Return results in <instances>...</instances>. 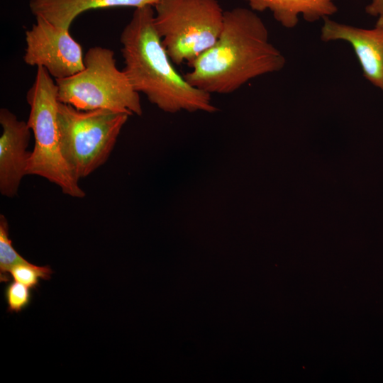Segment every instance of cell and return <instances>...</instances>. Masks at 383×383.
<instances>
[{
	"label": "cell",
	"mask_w": 383,
	"mask_h": 383,
	"mask_svg": "<svg viewBox=\"0 0 383 383\" xmlns=\"http://www.w3.org/2000/svg\"><path fill=\"white\" fill-rule=\"evenodd\" d=\"M12 246L9 238V223L6 217L0 215V281L7 282L10 279V269L19 263L27 262Z\"/></svg>",
	"instance_id": "7c38bea8"
},
{
	"label": "cell",
	"mask_w": 383,
	"mask_h": 383,
	"mask_svg": "<svg viewBox=\"0 0 383 383\" xmlns=\"http://www.w3.org/2000/svg\"><path fill=\"white\" fill-rule=\"evenodd\" d=\"M30 106L27 123L35 143L28 160V174L43 177L74 198L85 192L65 162L60 150L57 123V86L43 67H37L35 80L27 92Z\"/></svg>",
	"instance_id": "3957f363"
},
{
	"label": "cell",
	"mask_w": 383,
	"mask_h": 383,
	"mask_svg": "<svg viewBox=\"0 0 383 383\" xmlns=\"http://www.w3.org/2000/svg\"><path fill=\"white\" fill-rule=\"evenodd\" d=\"M154 26L173 64L192 62L212 46L223 25L217 0H160Z\"/></svg>",
	"instance_id": "8992f818"
},
{
	"label": "cell",
	"mask_w": 383,
	"mask_h": 383,
	"mask_svg": "<svg viewBox=\"0 0 383 383\" xmlns=\"http://www.w3.org/2000/svg\"><path fill=\"white\" fill-rule=\"evenodd\" d=\"M52 270L49 266L40 267L27 262L19 263L9 270L10 277L30 289H35L39 285L40 279H49Z\"/></svg>",
	"instance_id": "4fadbf2b"
},
{
	"label": "cell",
	"mask_w": 383,
	"mask_h": 383,
	"mask_svg": "<svg viewBox=\"0 0 383 383\" xmlns=\"http://www.w3.org/2000/svg\"><path fill=\"white\" fill-rule=\"evenodd\" d=\"M323 42L345 41L353 48L365 78L383 91V27L362 28L325 18Z\"/></svg>",
	"instance_id": "9c48e42d"
},
{
	"label": "cell",
	"mask_w": 383,
	"mask_h": 383,
	"mask_svg": "<svg viewBox=\"0 0 383 383\" xmlns=\"http://www.w3.org/2000/svg\"><path fill=\"white\" fill-rule=\"evenodd\" d=\"M160 0H30L29 7L35 16H40L55 26L70 30L82 13L96 9L155 6Z\"/></svg>",
	"instance_id": "30bf717a"
},
{
	"label": "cell",
	"mask_w": 383,
	"mask_h": 383,
	"mask_svg": "<svg viewBox=\"0 0 383 383\" xmlns=\"http://www.w3.org/2000/svg\"><path fill=\"white\" fill-rule=\"evenodd\" d=\"M285 64L262 20L250 9L236 7L224 11L217 40L188 64L190 70L184 76L210 94H228L252 79L282 70Z\"/></svg>",
	"instance_id": "6da1fadb"
},
{
	"label": "cell",
	"mask_w": 383,
	"mask_h": 383,
	"mask_svg": "<svg viewBox=\"0 0 383 383\" xmlns=\"http://www.w3.org/2000/svg\"><path fill=\"white\" fill-rule=\"evenodd\" d=\"M84 62V67L80 72L55 80L60 102L79 110L109 109L129 116L142 115L139 93L123 70L117 67L113 50L91 47Z\"/></svg>",
	"instance_id": "277c9868"
},
{
	"label": "cell",
	"mask_w": 383,
	"mask_h": 383,
	"mask_svg": "<svg viewBox=\"0 0 383 383\" xmlns=\"http://www.w3.org/2000/svg\"><path fill=\"white\" fill-rule=\"evenodd\" d=\"M4 296L9 312H21L30 304L31 301L29 287L16 281L6 285Z\"/></svg>",
	"instance_id": "5bb4252c"
},
{
	"label": "cell",
	"mask_w": 383,
	"mask_h": 383,
	"mask_svg": "<svg viewBox=\"0 0 383 383\" xmlns=\"http://www.w3.org/2000/svg\"><path fill=\"white\" fill-rule=\"evenodd\" d=\"M365 11L372 16L378 17L383 15V0H371L366 6Z\"/></svg>",
	"instance_id": "9a60e30c"
},
{
	"label": "cell",
	"mask_w": 383,
	"mask_h": 383,
	"mask_svg": "<svg viewBox=\"0 0 383 383\" xmlns=\"http://www.w3.org/2000/svg\"><path fill=\"white\" fill-rule=\"evenodd\" d=\"M0 124V193L15 196L23 177L27 175L31 152L27 149L30 128L27 122L18 120L9 109H1Z\"/></svg>",
	"instance_id": "ba28073f"
},
{
	"label": "cell",
	"mask_w": 383,
	"mask_h": 383,
	"mask_svg": "<svg viewBox=\"0 0 383 383\" xmlns=\"http://www.w3.org/2000/svg\"><path fill=\"white\" fill-rule=\"evenodd\" d=\"M375 26L383 27V15L378 16Z\"/></svg>",
	"instance_id": "2e32d148"
},
{
	"label": "cell",
	"mask_w": 383,
	"mask_h": 383,
	"mask_svg": "<svg viewBox=\"0 0 383 383\" xmlns=\"http://www.w3.org/2000/svg\"><path fill=\"white\" fill-rule=\"evenodd\" d=\"M254 11L269 10L286 28H294L299 16L309 23L323 20L338 11L334 0H245Z\"/></svg>",
	"instance_id": "8fae6325"
},
{
	"label": "cell",
	"mask_w": 383,
	"mask_h": 383,
	"mask_svg": "<svg viewBox=\"0 0 383 383\" xmlns=\"http://www.w3.org/2000/svg\"><path fill=\"white\" fill-rule=\"evenodd\" d=\"M153 6L136 8L123 29L120 41L131 86L167 113H214L211 94L189 84L174 68L154 26Z\"/></svg>",
	"instance_id": "7a4b0ae2"
},
{
	"label": "cell",
	"mask_w": 383,
	"mask_h": 383,
	"mask_svg": "<svg viewBox=\"0 0 383 383\" xmlns=\"http://www.w3.org/2000/svg\"><path fill=\"white\" fill-rule=\"evenodd\" d=\"M35 19L30 29L25 33V63L43 67L55 80L71 77L82 70V49L69 30L40 16H35Z\"/></svg>",
	"instance_id": "52a82bcc"
},
{
	"label": "cell",
	"mask_w": 383,
	"mask_h": 383,
	"mask_svg": "<svg viewBox=\"0 0 383 383\" xmlns=\"http://www.w3.org/2000/svg\"><path fill=\"white\" fill-rule=\"evenodd\" d=\"M129 116L109 109L79 110L59 101L60 150L77 179L106 162Z\"/></svg>",
	"instance_id": "5b68a950"
}]
</instances>
